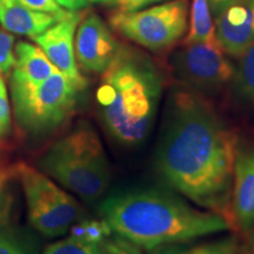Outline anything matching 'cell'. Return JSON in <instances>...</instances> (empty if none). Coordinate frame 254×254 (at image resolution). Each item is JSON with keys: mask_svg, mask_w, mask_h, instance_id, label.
Segmentation results:
<instances>
[{"mask_svg": "<svg viewBox=\"0 0 254 254\" xmlns=\"http://www.w3.org/2000/svg\"><path fill=\"white\" fill-rule=\"evenodd\" d=\"M60 7H64L68 11H79L87 5L86 0H56Z\"/></svg>", "mask_w": 254, "mask_h": 254, "instance_id": "f1b7e54d", "label": "cell"}, {"mask_svg": "<svg viewBox=\"0 0 254 254\" xmlns=\"http://www.w3.org/2000/svg\"><path fill=\"white\" fill-rule=\"evenodd\" d=\"M214 34L228 57L239 58L254 43V0L231 6L213 20Z\"/></svg>", "mask_w": 254, "mask_h": 254, "instance_id": "7c38bea8", "label": "cell"}, {"mask_svg": "<svg viewBox=\"0 0 254 254\" xmlns=\"http://www.w3.org/2000/svg\"><path fill=\"white\" fill-rule=\"evenodd\" d=\"M2 1V0H0V2H1Z\"/></svg>", "mask_w": 254, "mask_h": 254, "instance_id": "1f68e13d", "label": "cell"}, {"mask_svg": "<svg viewBox=\"0 0 254 254\" xmlns=\"http://www.w3.org/2000/svg\"><path fill=\"white\" fill-rule=\"evenodd\" d=\"M142 249L132 241L114 234L105 244V254H142Z\"/></svg>", "mask_w": 254, "mask_h": 254, "instance_id": "603a6c76", "label": "cell"}, {"mask_svg": "<svg viewBox=\"0 0 254 254\" xmlns=\"http://www.w3.org/2000/svg\"><path fill=\"white\" fill-rule=\"evenodd\" d=\"M25 7L33 11L46 12V13H63L65 12L57 4L56 0H15Z\"/></svg>", "mask_w": 254, "mask_h": 254, "instance_id": "d4e9b609", "label": "cell"}, {"mask_svg": "<svg viewBox=\"0 0 254 254\" xmlns=\"http://www.w3.org/2000/svg\"><path fill=\"white\" fill-rule=\"evenodd\" d=\"M11 91L19 128L26 135L43 136L71 118L82 88L57 71L37 86L11 82Z\"/></svg>", "mask_w": 254, "mask_h": 254, "instance_id": "5b68a950", "label": "cell"}, {"mask_svg": "<svg viewBox=\"0 0 254 254\" xmlns=\"http://www.w3.org/2000/svg\"><path fill=\"white\" fill-rule=\"evenodd\" d=\"M112 230L104 219H81L69 228V236L80 238L91 243L105 244Z\"/></svg>", "mask_w": 254, "mask_h": 254, "instance_id": "e0dca14e", "label": "cell"}, {"mask_svg": "<svg viewBox=\"0 0 254 254\" xmlns=\"http://www.w3.org/2000/svg\"><path fill=\"white\" fill-rule=\"evenodd\" d=\"M244 1H247V0H208L209 13H211V17L214 20L222 12L226 11L228 7Z\"/></svg>", "mask_w": 254, "mask_h": 254, "instance_id": "83f0119b", "label": "cell"}, {"mask_svg": "<svg viewBox=\"0 0 254 254\" xmlns=\"http://www.w3.org/2000/svg\"><path fill=\"white\" fill-rule=\"evenodd\" d=\"M214 38L213 19L209 13L208 0H192L189 33L183 44L204 43Z\"/></svg>", "mask_w": 254, "mask_h": 254, "instance_id": "2e32d148", "label": "cell"}, {"mask_svg": "<svg viewBox=\"0 0 254 254\" xmlns=\"http://www.w3.org/2000/svg\"><path fill=\"white\" fill-rule=\"evenodd\" d=\"M187 0H174L147 9L116 11L110 25L123 37L152 52H161L176 45L187 31Z\"/></svg>", "mask_w": 254, "mask_h": 254, "instance_id": "52a82bcc", "label": "cell"}, {"mask_svg": "<svg viewBox=\"0 0 254 254\" xmlns=\"http://www.w3.org/2000/svg\"><path fill=\"white\" fill-rule=\"evenodd\" d=\"M0 254H38V247L19 232L0 230Z\"/></svg>", "mask_w": 254, "mask_h": 254, "instance_id": "d6986e66", "label": "cell"}, {"mask_svg": "<svg viewBox=\"0 0 254 254\" xmlns=\"http://www.w3.org/2000/svg\"><path fill=\"white\" fill-rule=\"evenodd\" d=\"M178 86L208 98L230 86L234 65L219 46L217 38L204 43L183 44L170 58Z\"/></svg>", "mask_w": 254, "mask_h": 254, "instance_id": "ba28073f", "label": "cell"}, {"mask_svg": "<svg viewBox=\"0 0 254 254\" xmlns=\"http://www.w3.org/2000/svg\"><path fill=\"white\" fill-rule=\"evenodd\" d=\"M86 1H91V2H110V1H113V0H86Z\"/></svg>", "mask_w": 254, "mask_h": 254, "instance_id": "4dcf8cb0", "label": "cell"}, {"mask_svg": "<svg viewBox=\"0 0 254 254\" xmlns=\"http://www.w3.org/2000/svg\"><path fill=\"white\" fill-rule=\"evenodd\" d=\"M194 254H238V244L236 239L227 238L196 247Z\"/></svg>", "mask_w": 254, "mask_h": 254, "instance_id": "cb8c5ba5", "label": "cell"}, {"mask_svg": "<svg viewBox=\"0 0 254 254\" xmlns=\"http://www.w3.org/2000/svg\"><path fill=\"white\" fill-rule=\"evenodd\" d=\"M230 215L233 228L246 236L254 231V147L238 150Z\"/></svg>", "mask_w": 254, "mask_h": 254, "instance_id": "8fae6325", "label": "cell"}, {"mask_svg": "<svg viewBox=\"0 0 254 254\" xmlns=\"http://www.w3.org/2000/svg\"><path fill=\"white\" fill-rule=\"evenodd\" d=\"M15 63L11 75L12 84L37 86L58 71L40 47L20 41L14 49Z\"/></svg>", "mask_w": 254, "mask_h": 254, "instance_id": "5bb4252c", "label": "cell"}, {"mask_svg": "<svg viewBox=\"0 0 254 254\" xmlns=\"http://www.w3.org/2000/svg\"><path fill=\"white\" fill-rule=\"evenodd\" d=\"M74 51L80 67L103 74L118 55L122 44L103 19L95 13L82 15L74 38Z\"/></svg>", "mask_w": 254, "mask_h": 254, "instance_id": "9c48e42d", "label": "cell"}, {"mask_svg": "<svg viewBox=\"0 0 254 254\" xmlns=\"http://www.w3.org/2000/svg\"><path fill=\"white\" fill-rule=\"evenodd\" d=\"M66 14V11L63 13L33 11L15 0H2L0 2V24L12 33L31 38L43 33Z\"/></svg>", "mask_w": 254, "mask_h": 254, "instance_id": "4fadbf2b", "label": "cell"}, {"mask_svg": "<svg viewBox=\"0 0 254 254\" xmlns=\"http://www.w3.org/2000/svg\"><path fill=\"white\" fill-rule=\"evenodd\" d=\"M148 254H194V249L186 245L185 243L165 244L153 249L147 250Z\"/></svg>", "mask_w": 254, "mask_h": 254, "instance_id": "484cf974", "label": "cell"}, {"mask_svg": "<svg viewBox=\"0 0 254 254\" xmlns=\"http://www.w3.org/2000/svg\"><path fill=\"white\" fill-rule=\"evenodd\" d=\"M100 211L114 234L145 250L232 230L224 215L193 207L179 196L158 190L117 193L105 200Z\"/></svg>", "mask_w": 254, "mask_h": 254, "instance_id": "7a4b0ae2", "label": "cell"}, {"mask_svg": "<svg viewBox=\"0 0 254 254\" xmlns=\"http://www.w3.org/2000/svg\"><path fill=\"white\" fill-rule=\"evenodd\" d=\"M237 59L230 86L238 99L254 109V43Z\"/></svg>", "mask_w": 254, "mask_h": 254, "instance_id": "9a60e30c", "label": "cell"}, {"mask_svg": "<svg viewBox=\"0 0 254 254\" xmlns=\"http://www.w3.org/2000/svg\"><path fill=\"white\" fill-rule=\"evenodd\" d=\"M13 44V36L0 30V75L7 74L13 68L15 63Z\"/></svg>", "mask_w": 254, "mask_h": 254, "instance_id": "7402d4cb", "label": "cell"}, {"mask_svg": "<svg viewBox=\"0 0 254 254\" xmlns=\"http://www.w3.org/2000/svg\"><path fill=\"white\" fill-rule=\"evenodd\" d=\"M82 17L77 11H69L43 33L32 38L43 50L55 67L77 86L84 90L86 80L78 68L74 51V36Z\"/></svg>", "mask_w": 254, "mask_h": 254, "instance_id": "30bf717a", "label": "cell"}, {"mask_svg": "<svg viewBox=\"0 0 254 254\" xmlns=\"http://www.w3.org/2000/svg\"><path fill=\"white\" fill-rule=\"evenodd\" d=\"M13 167L15 179L23 187L28 220L34 230L49 238L60 237L81 220V205L50 177L25 163Z\"/></svg>", "mask_w": 254, "mask_h": 254, "instance_id": "8992f818", "label": "cell"}, {"mask_svg": "<svg viewBox=\"0 0 254 254\" xmlns=\"http://www.w3.org/2000/svg\"><path fill=\"white\" fill-rule=\"evenodd\" d=\"M12 117L7 88L4 78L0 75V140H5L11 134Z\"/></svg>", "mask_w": 254, "mask_h": 254, "instance_id": "44dd1931", "label": "cell"}, {"mask_svg": "<svg viewBox=\"0 0 254 254\" xmlns=\"http://www.w3.org/2000/svg\"><path fill=\"white\" fill-rule=\"evenodd\" d=\"M36 166L88 202L100 199L111 184V167L104 146L97 132L85 123L47 146Z\"/></svg>", "mask_w": 254, "mask_h": 254, "instance_id": "277c9868", "label": "cell"}, {"mask_svg": "<svg viewBox=\"0 0 254 254\" xmlns=\"http://www.w3.org/2000/svg\"><path fill=\"white\" fill-rule=\"evenodd\" d=\"M158 1H160V0H113V2L118 7V11L122 12L138 11L145 6Z\"/></svg>", "mask_w": 254, "mask_h": 254, "instance_id": "4316f807", "label": "cell"}, {"mask_svg": "<svg viewBox=\"0 0 254 254\" xmlns=\"http://www.w3.org/2000/svg\"><path fill=\"white\" fill-rule=\"evenodd\" d=\"M238 150L237 133L208 98L180 86L170 92L154 157L165 184L231 221Z\"/></svg>", "mask_w": 254, "mask_h": 254, "instance_id": "6da1fadb", "label": "cell"}, {"mask_svg": "<svg viewBox=\"0 0 254 254\" xmlns=\"http://www.w3.org/2000/svg\"><path fill=\"white\" fill-rule=\"evenodd\" d=\"M15 179L14 167L0 168V225L6 221L11 207V182Z\"/></svg>", "mask_w": 254, "mask_h": 254, "instance_id": "ffe728a7", "label": "cell"}, {"mask_svg": "<svg viewBox=\"0 0 254 254\" xmlns=\"http://www.w3.org/2000/svg\"><path fill=\"white\" fill-rule=\"evenodd\" d=\"M101 77L97 91L100 119L114 140L127 147L141 144L157 118L164 73L140 50L123 45Z\"/></svg>", "mask_w": 254, "mask_h": 254, "instance_id": "3957f363", "label": "cell"}, {"mask_svg": "<svg viewBox=\"0 0 254 254\" xmlns=\"http://www.w3.org/2000/svg\"><path fill=\"white\" fill-rule=\"evenodd\" d=\"M105 244L91 243L68 236L65 239L53 243L43 254H105Z\"/></svg>", "mask_w": 254, "mask_h": 254, "instance_id": "ac0fdd59", "label": "cell"}, {"mask_svg": "<svg viewBox=\"0 0 254 254\" xmlns=\"http://www.w3.org/2000/svg\"><path fill=\"white\" fill-rule=\"evenodd\" d=\"M249 251L247 254H254V231L249 234Z\"/></svg>", "mask_w": 254, "mask_h": 254, "instance_id": "f546056e", "label": "cell"}]
</instances>
